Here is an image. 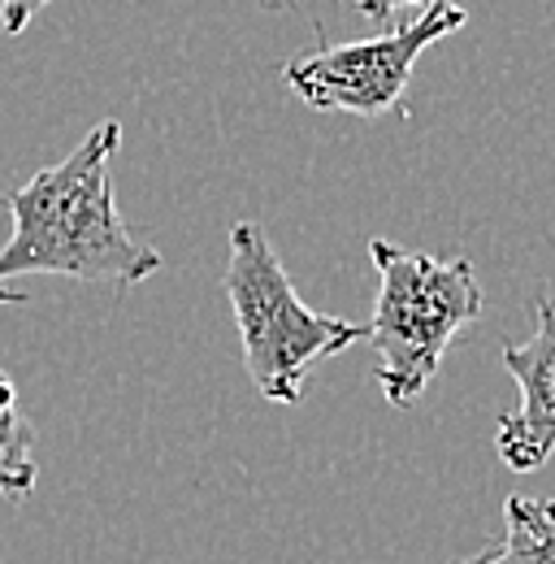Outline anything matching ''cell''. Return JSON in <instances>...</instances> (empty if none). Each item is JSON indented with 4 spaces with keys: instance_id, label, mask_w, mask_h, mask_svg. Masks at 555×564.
Instances as JSON below:
<instances>
[{
    "instance_id": "cell-1",
    "label": "cell",
    "mask_w": 555,
    "mask_h": 564,
    "mask_svg": "<svg viewBox=\"0 0 555 564\" xmlns=\"http://www.w3.org/2000/svg\"><path fill=\"white\" fill-rule=\"evenodd\" d=\"M122 148V127L105 118L66 161L40 170L9 192L13 235L0 248V304H31L26 291H9L18 274L135 286L161 270V252L122 221L109 165Z\"/></svg>"
},
{
    "instance_id": "cell-2",
    "label": "cell",
    "mask_w": 555,
    "mask_h": 564,
    "mask_svg": "<svg viewBox=\"0 0 555 564\" xmlns=\"http://www.w3.org/2000/svg\"><path fill=\"white\" fill-rule=\"evenodd\" d=\"M369 261L378 270V304L369 322L373 373L391 409H409L434 382L451 339L478 322L482 282L474 261H438L400 243L373 239Z\"/></svg>"
},
{
    "instance_id": "cell-3",
    "label": "cell",
    "mask_w": 555,
    "mask_h": 564,
    "mask_svg": "<svg viewBox=\"0 0 555 564\" xmlns=\"http://www.w3.org/2000/svg\"><path fill=\"white\" fill-rule=\"evenodd\" d=\"M221 286L239 326L243 369L252 387L282 409L300 404L308 365L339 356L369 335V326L317 313L300 300L261 221H239L230 230V261H226Z\"/></svg>"
},
{
    "instance_id": "cell-4",
    "label": "cell",
    "mask_w": 555,
    "mask_h": 564,
    "mask_svg": "<svg viewBox=\"0 0 555 564\" xmlns=\"http://www.w3.org/2000/svg\"><path fill=\"white\" fill-rule=\"evenodd\" d=\"M465 26H469V13L447 0V4L416 13L413 22L387 26L373 40L322 44L317 53L295 57L282 70V78L308 109L382 118L404 105V91H409V78H413L421 53Z\"/></svg>"
},
{
    "instance_id": "cell-5",
    "label": "cell",
    "mask_w": 555,
    "mask_h": 564,
    "mask_svg": "<svg viewBox=\"0 0 555 564\" xmlns=\"http://www.w3.org/2000/svg\"><path fill=\"white\" fill-rule=\"evenodd\" d=\"M521 387V404L494 425V452L512 474H530L555 456V291L534 304V335L503 348Z\"/></svg>"
},
{
    "instance_id": "cell-6",
    "label": "cell",
    "mask_w": 555,
    "mask_h": 564,
    "mask_svg": "<svg viewBox=\"0 0 555 564\" xmlns=\"http://www.w3.org/2000/svg\"><path fill=\"white\" fill-rule=\"evenodd\" d=\"M456 564H555V499L508 495L503 539Z\"/></svg>"
},
{
    "instance_id": "cell-7",
    "label": "cell",
    "mask_w": 555,
    "mask_h": 564,
    "mask_svg": "<svg viewBox=\"0 0 555 564\" xmlns=\"http://www.w3.org/2000/svg\"><path fill=\"white\" fill-rule=\"evenodd\" d=\"M40 478L35 465V425L22 417L18 391L0 369V495H26Z\"/></svg>"
},
{
    "instance_id": "cell-8",
    "label": "cell",
    "mask_w": 555,
    "mask_h": 564,
    "mask_svg": "<svg viewBox=\"0 0 555 564\" xmlns=\"http://www.w3.org/2000/svg\"><path fill=\"white\" fill-rule=\"evenodd\" d=\"M282 4H291V0H261V9H282ZM364 18H373V22H395L400 13H425V9H434V4H447V0H351Z\"/></svg>"
},
{
    "instance_id": "cell-9",
    "label": "cell",
    "mask_w": 555,
    "mask_h": 564,
    "mask_svg": "<svg viewBox=\"0 0 555 564\" xmlns=\"http://www.w3.org/2000/svg\"><path fill=\"white\" fill-rule=\"evenodd\" d=\"M48 4H53V0H0V26H4L9 35H22Z\"/></svg>"
}]
</instances>
